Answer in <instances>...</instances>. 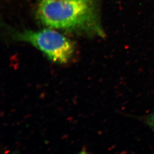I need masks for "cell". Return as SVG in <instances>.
<instances>
[{
	"instance_id": "cell-1",
	"label": "cell",
	"mask_w": 154,
	"mask_h": 154,
	"mask_svg": "<svg viewBox=\"0 0 154 154\" xmlns=\"http://www.w3.org/2000/svg\"><path fill=\"white\" fill-rule=\"evenodd\" d=\"M36 17L51 29L103 37L96 0H40Z\"/></svg>"
},
{
	"instance_id": "cell-2",
	"label": "cell",
	"mask_w": 154,
	"mask_h": 154,
	"mask_svg": "<svg viewBox=\"0 0 154 154\" xmlns=\"http://www.w3.org/2000/svg\"><path fill=\"white\" fill-rule=\"evenodd\" d=\"M13 39L31 44L54 63L63 64L71 60L75 50L74 42L52 29L40 31H12Z\"/></svg>"
},
{
	"instance_id": "cell-3",
	"label": "cell",
	"mask_w": 154,
	"mask_h": 154,
	"mask_svg": "<svg viewBox=\"0 0 154 154\" xmlns=\"http://www.w3.org/2000/svg\"><path fill=\"white\" fill-rule=\"evenodd\" d=\"M145 122L147 126L154 132V112L146 117Z\"/></svg>"
}]
</instances>
